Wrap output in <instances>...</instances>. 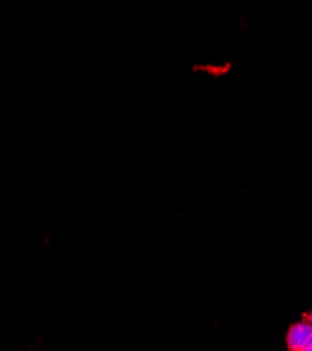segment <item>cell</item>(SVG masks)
<instances>
[{"label": "cell", "mask_w": 312, "mask_h": 351, "mask_svg": "<svg viewBox=\"0 0 312 351\" xmlns=\"http://www.w3.org/2000/svg\"><path fill=\"white\" fill-rule=\"evenodd\" d=\"M312 336V326L308 325L307 322H298L290 326L287 336H286V344L289 351H300L305 343Z\"/></svg>", "instance_id": "1"}, {"label": "cell", "mask_w": 312, "mask_h": 351, "mask_svg": "<svg viewBox=\"0 0 312 351\" xmlns=\"http://www.w3.org/2000/svg\"><path fill=\"white\" fill-rule=\"evenodd\" d=\"M300 351H312V336L309 337V340L305 343V346Z\"/></svg>", "instance_id": "2"}, {"label": "cell", "mask_w": 312, "mask_h": 351, "mask_svg": "<svg viewBox=\"0 0 312 351\" xmlns=\"http://www.w3.org/2000/svg\"><path fill=\"white\" fill-rule=\"evenodd\" d=\"M304 317H305V320H304V322H307L308 325H311V326H312V312H311V313H307Z\"/></svg>", "instance_id": "3"}]
</instances>
